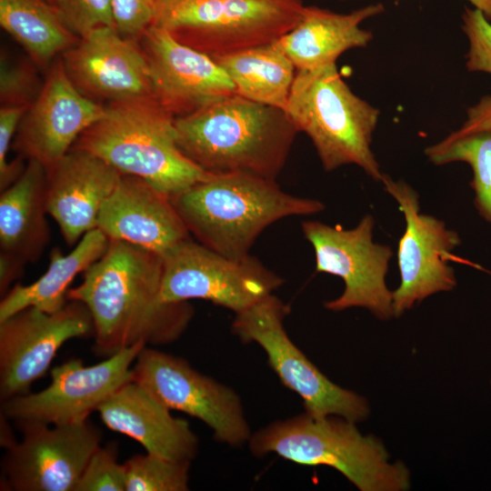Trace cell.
Here are the masks:
<instances>
[{"mask_svg":"<svg viewBox=\"0 0 491 491\" xmlns=\"http://www.w3.org/2000/svg\"><path fill=\"white\" fill-rule=\"evenodd\" d=\"M162 256L131 243L109 239L105 254L67 291V300L88 308L94 351L108 357L137 343L164 346L176 341L193 319L194 307L162 298Z\"/></svg>","mask_w":491,"mask_h":491,"instance_id":"obj_1","label":"cell"},{"mask_svg":"<svg viewBox=\"0 0 491 491\" xmlns=\"http://www.w3.org/2000/svg\"><path fill=\"white\" fill-rule=\"evenodd\" d=\"M175 125L180 150L205 172L272 180L298 133L284 110L236 94L176 117Z\"/></svg>","mask_w":491,"mask_h":491,"instance_id":"obj_2","label":"cell"},{"mask_svg":"<svg viewBox=\"0 0 491 491\" xmlns=\"http://www.w3.org/2000/svg\"><path fill=\"white\" fill-rule=\"evenodd\" d=\"M191 236L231 258H244L275 222L325 209L316 199L283 191L276 180L247 174L211 175L170 198Z\"/></svg>","mask_w":491,"mask_h":491,"instance_id":"obj_3","label":"cell"},{"mask_svg":"<svg viewBox=\"0 0 491 491\" xmlns=\"http://www.w3.org/2000/svg\"><path fill=\"white\" fill-rule=\"evenodd\" d=\"M175 119L154 96L114 101L71 148L85 150L171 198L211 175L180 150Z\"/></svg>","mask_w":491,"mask_h":491,"instance_id":"obj_4","label":"cell"},{"mask_svg":"<svg viewBox=\"0 0 491 491\" xmlns=\"http://www.w3.org/2000/svg\"><path fill=\"white\" fill-rule=\"evenodd\" d=\"M252 455L269 454L304 466H327L361 491H404L410 474L402 462L389 463L383 443L363 435L338 416L314 417L304 412L274 421L253 432L247 443Z\"/></svg>","mask_w":491,"mask_h":491,"instance_id":"obj_5","label":"cell"},{"mask_svg":"<svg viewBox=\"0 0 491 491\" xmlns=\"http://www.w3.org/2000/svg\"><path fill=\"white\" fill-rule=\"evenodd\" d=\"M285 112L311 139L326 172L356 165L381 182L371 147L380 111L351 90L336 63L296 71Z\"/></svg>","mask_w":491,"mask_h":491,"instance_id":"obj_6","label":"cell"},{"mask_svg":"<svg viewBox=\"0 0 491 491\" xmlns=\"http://www.w3.org/2000/svg\"><path fill=\"white\" fill-rule=\"evenodd\" d=\"M305 6L302 0H155L152 25L215 58L276 42Z\"/></svg>","mask_w":491,"mask_h":491,"instance_id":"obj_7","label":"cell"},{"mask_svg":"<svg viewBox=\"0 0 491 491\" xmlns=\"http://www.w3.org/2000/svg\"><path fill=\"white\" fill-rule=\"evenodd\" d=\"M289 306L274 294L235 314L231 329L243 343L258 345L282 384L300 396L314 417L338 416L351 422L370 414L366 399L326 376L291 340L285 328Z\"/></svg>","mask_w":491,"mask_h":491,"instance_id":"obj_8","label":"cell"},{"mask_svg":"<svg viewBox=\"0 0 491 491\" xmlns=\"http://www.w3.org/2000/svg\"><path fill=\"white\" fill-rule=\"evenodd\" d=\"M165 302L209 301L235 314L274 294L284 279L252 256L231 258L188 238L163 256Z\"/></svg>","mask_w":491,"mask_h":491,"instance_id":"obj_9","label":"cell"},{"mask_svg":"<svg viewBox=\"0 0 491 491\" xmlns=\"http://www.w3.org/2000/svg\"><path fill=\"white\" fill-rule=\"evenodd\" d=\"M374 225L371 215L351 229L316 220L302 223L303 234L315 251L316 271L339 276L345 284L343 293L325 304L326 309L364 307L381 320L394 316L392 292L386 283L393 252L373 241Z\"/></svg>","mask_w":491,"mask_h":491,"instance_id":"obj_10","label":"cell"},{"mask_svg":"<svg viewBox=\"0 0 491 491\" xmlns=\"http://www.w3.org/2000/svg\"><path fill=\"white\" fill-rule=\"evenodd\" d=\"M132 372L133 379L170 410L206 425L216 441L230 446L248 443L253 432L232 387L198 372L185 359L148 346L138 354Z\"/></svg>","mask_w":491,"mask_h":491,"instance_id":"obj_11","label":"cell"},{"mask_svg":"<svg viewBox=\"0 0 491 491\" xmlns=\"http://www.w3.org/2000/svg\"><path fill=\"white\" fill-rule=\"evenodd\" d=\"M16 423L23 437L2 459L4 486L14 491H75L89 458L101 446L100 430L88 419L62 425Z\"/></svg>","mask_w":491,"mask_h":491,"instance_id":"obj_12","label":"cell"},{"mask_svg":"<svg viewBox=\"0 0 491 491\" xmlns=\"http://www.w3.org/2000/svg\"><path fill=\"white\" fill-rule=\"evenodd\" d=\"M381 183L406 221L397 248L400 285L392 292L394 316L398 317L431 295L453 290L456 279L447 262L461 241L443 221L420 213L419 195L407 183L386 174Z\"/></svg>","mask_w":491,"mask_h":491,"instance_id":"obj_13","label":"cell"},{"mask_svg":"<svg viewBox=\"0 0 491 491\" xmlns=\"http://www.w3.org/2000/svg\"><path fill=\"white\" fill-rule=\"evenodd\" d=\"M145 346L137 343L93 366L76 358L68 360L51 370L46 388L2 401L1 414L15 422L47 425L87 420L111 394L133 378L132 365Z\"/></svg>","mask_w":491,"mask_h":491,"instance_id":"obj_14","label":"cell"},{"mask_svg":"<svg viewBox=\"0 0 491 491\" xmlns=\"http://www.w3.org/2000/svg\"><path fill=\"white\" fill-rule=\"evenodd\" d=\"M90 335L91 314L75 300L54 313L26 307L0 322L1 401L30 393L65 342Z\"/></svg>","mask_w":491,"mask_h":491,"instance_id":"obj_15","label":"cell"},{"mask_svg":"<svg viewBox=\"0 0 491 491\" xmlns=\"http://www.w3.org/2000/svg\"><path fill=\"white\" fill-rule=\"evenodd\" d=\"M105 111L106 106L84 96L63 62L56 63L23 116L12 146L22 158L48 167L61 159Z\"/></svg>","mask_w":491,"mask_h":491,"instance_id":"obj_16","label":"cell"},{"mask_svg":"<svg viewBox=\"0 0 491 491\" xmlns=\"http://www.w3.org/2000/svg\"><path fill=\"white\" fill-rule=\"evenodd\" d=\"M144 35L154 96L175 118L235 95L226 72L209 55L156 25Z\"/></svg>","mask_w":491,"mask_h":491,"instance_id":"obj_17","label":"cell"},{"mask_svg":"<svg viewBox=\"0 0 491 491\" xmlns=\"http://www.w3.org/2000/svg\"><path fill=\"white\" fill-rule=\"evenodd\" d=\"M81 36L63 62L76 87L113 102L154 96L145 55L115 26H95Z\"/></svg>","mask_w":491,"mask_h":491,"instance_id":"obj_18","label":"cell"},{"mask_svg":"<svg viewBox=\"0 0 491 491\" xmlns=\"http://www.w3.org/2000/svg\"><path fill=\"white\" fill-rule=\"evenodd\" d=\"M47 214L68 246L97 227L100 210L115 191L121 174L96 155L71 148L45 167Z\"/></svg>","mask_w":491,"mask_h":491,"instance_id":"obj_19","label":"cell"},{"mask_svg":"<svg viewBox=\"0 0 491 491\" xmlns=\"http://www.w3.org/2000/svg\"><path fill=\"white\" fill-rule=\"evenodd\" d=\"M99 228L109 239H118L164 256L191 238L170 198L145 180L122 175L103 205Z\"/></svg>","mask_w":491,"mask_h":491,"instance_id":"obj_20","label":"cell"},{"mask_svg":"<svg viewBox=\"0 0 491 491\" xmlns=\"http://www.w3.org/2000/svg\"><path fill=\"white\" fill-rule=\"evenodd\" d=\"M112 431L138 442L148 454L192 462L198 452V437L186 420L171 410L143 385L130 379L96 409Z\"/></svg>","mask_w":491,"mask_h":491,"instance_id":"obj_21","label":"cell"},{"mask_svg":"<svg viewBox=\"0 0 491 491\" xmlns=\"http://www.w3.org/2000/svg\"><path fill=\"white\" fill-rule=\"evenodd\" d=\"M385 11L381 3L348 14L317 6H305L298 24L277 43L296 71L336 63L347 50L366 47L373 40L371 31L361 28L365 20Z\"/></svg>","mask_w":491,"mask_h":491,"instance_id":"obj_22","label":"cell"},{"mask_svg":"<svg viewBox=\"0 0 491 491\" xmlns=\"http://www.w3.org/2000/svg\"><path fill=\"white\" fill-rule=\"evenodd\" d=\"M45 176V165L28 160L20 176L0 194V254L23 265L36 262L50 241Z\"/></svg>","mask_w":491,"mask_h":491,"instance_id":"obj_23","label":"cell"},{"mask_svg":"<svg viewBox=\"0 0 491 491\" xmlns=\"http://www.w3.org/2000/svg\"><path fill=\"white\" fill-rule=\"evenodd\" d=\"M109 238L99 229L85 233L67 255L52 249L47 270L29 285L15 284L2 297L0 322L18 311L34 306L47 313L61 309L66 303L69 285L105 252Z\"/></svg>","mask_w":491,"mask_h":491,"instance_id":"obj_24","label":"cell"},{"mask_svg":"<svg viewBox=\"0 0 491 491\" xmlns=\"http://www.w3.org/2000/svg\"><path fill=\"white\" fill-rule=\"evenodd\" d=\"M213 59L226 72L236 95L286 110L296 69L277 40Z\"/></svg>","mask_w":491,"mask_h":491,"instance_id":"obj_25","label":"cell"},{"mask_svg":"<svg viewBox=\"0 0 491 491\" xmlns=\"http://www.w3.org/2000/svg\"><path fill=\"white\" fill-rule=\"evenodd\" d=\"M0 24L38 64L75 45L72 29L43 0H0Z\"/></svg>","mask_w":491,"mask_h":491,"instance_id":"obj_26","label":"cell"},{"mask_svg":"<svg viewBox=\"0 0 491 491\" xmlns=\"http://www.w3.org/2000/svg\"><path fill=\"white\" fill-rule=\"evenodd\" d=\"M428 160L436 165L465 162L473 171L471 187L475 205L491 224V131L458 134L456 131L425 149Z\"/></svg>","mask_w":491,"mask_h":491,"instance_id":"obj_27","label":"cell"},{"mask_svg":"<svg viewBox=\"0 0 491 491\" xmlns=\"http://www.w3.org/2000/svg\"><path fill=\"white\" fill-rule=\"evenodd\" d=\"M191 462L146 453L125 463V491H187Z\"/></svg>","mask_w":491,"mask_h":491,"instance_id":"obj_28","label":"cell"},{"mask_svg":"<svg viewBox=\"0 0 491 491\" xmlns=\"http://www.w3.org/2000/svg\"><path fill=\"white\" fill-rule=\"evenodd\" d=\"M75 491H125V470L117 446H100L89 458Z\"/></svg>","mask_w":491,"mask_h":491,"instance_id":"obj_29","label":"cell"},{"mask_svg":"<svg viewBox=\"0 0 491 491\" xmlns=\"http://www.w3.org/2000/svg\"><path fill=\"white\" fill-rule=\"evenodd\" d=\"M38 82L32 68L13 62L4 54L0 62V97L2 105L26 106L38 96Z\"/></svg>","mask_w":491,"mask_h":491,"instance_id":"obj_30","label":"cell"},{"mask_svg":"<svg viewBox=\"0 0 491 491\" xmlns=\"http://www.w3.org/2000/svg\"><path fill=\"white\" fill-rule=\"evenodd\" d=\"M462 22L463 31L469 43L466 64L467 70L491 75L490 21L480 10L466 7L462 15Z\"/></svg>","mask_w":491,"mask_h":491,"instance_id":"obj_31","label":"cell"},{"mask_svg":"<svg viewBox=\"0 0 491 491\" xmlns=\"http://www.w3.org/2000/svg\"><path fill=\"white\" fill-rule=\"evenodd\" d=\"M26 106L2 105L0 110V190L11 185L23 173L26 165L24 158L18 156L8 163L7 153L12 146L20 122L25 115Z\"/></svg>","mask_w":491,"mask_h":491,"instance_id":"obj_32","label":"cell"},{"mask_svg":"<svg viewBox=\"0 0 491 491\" xmlns=\"http://www.w3.org/2000/svg\"><path fill=\"white\" fill-rule=\"evenodd\" d=\"M112 12L119 34L136 35L152 25L155 0H112Z\"/></svg>","mask_w":491,"mask_h":491,"instance_id":"obj_33","label":"cell"},{"mask_svg":"<svg viewBox=\"0 0 491 491\" xmlns=\"http://www.w3.org/2000/svg\"><path fill=\"white\" fill-rule=\"evenodd\" d=\"M75 17L76 33L84 35L99 26H115L112 0H69Z\"/></svg>","mask_w":491,"mask_h":491,"instance_id":"obj_34","label":"cell"},{"mask_svg":"<svg viewBox=\"0 0 491 491\" xmlns=\"http://www.w3.org/2000/svg\"><path fill=\"white\" fill-rule=\"evenodd\" d=\"M483 131H491V95L482 97L467 109L466 120L456 132L470 134Z\"/></svg>","mask_w":491,"mask_h":491,"instance_id":"obj_35","label":"cell"},{"mask_svg":"<svg viewBox=\"0 0 491 491\" xmlns=\"http://www.w3.org/2000/svg\"><path fill=\"white\" fill-rule=\"evenodd\" d=\"M24 266L25 265L15 259L0 254V294L2 297L9 291L10 284L21 276Z\"/></svg>","mask_w":491,"mask_h":491,"instance_id":"obj_36","label":"cell"},{"mask_svg":"<svg viewBox=\"0 0 491 491\" xmlns=\"http://www.w3.org/2000/svg\"><path fill=\"white\" fill-rule=\"evenodd\" d=\"M61 15L69 27L76 32L75 17L69 0H46Z\"/></svg>","mask_w":491,"mask_h":491,"instance_id":"obj_37","label":"cell"},{"mask_svg":"<svg viewBox=\"0 0 491 491\" xmlns=\"http://www.w3.org/2000/svg\"><path fill=\"white\" fill-rule=\"evenodd\" d=\"M6 419L7 417L1 414V446L5 450L16 443Z\"/></svg>","mask_w":491,"mask_h":491,"instance_id":"obj_38","label":"cell"},{"mask_svg":"<svg viewBox=\"0 0 491 491\" xmlns=\"http://www.w3.org/2000/svg\"><path fill=\"white\" fill-rule=\"evenodd\" d=\"M491 21V0H467Z\"/></svg>","mask_w":491,"mask_h":491,"instance_id":"obj_39","label":"cell"}]
</instances>
